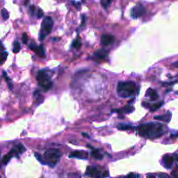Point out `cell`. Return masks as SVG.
Masks as SVG:
<instances>
[{
	"label": "cell",
	"mask_w": 178,
	"mask_h": 178,
	"mask_svg": "<svg viewBox=\"0 0 178 178\" xmlns=\"http://www.w3.org/2000/svg\"><path fill=\"white\" fill-rule=\"evenodd\" d=\"M29 1H30V0H25V5H27V4H29Z\"/></svg>",
	"instance_id": "obj_36"
},
{
	"label": "cell",
	"mask_w": 178,
	"mask_h": 178,
	"mask_svg": "<svg viewBox=\"0 0 178 178\" xmlns=\"http://www.w3.org/2000/svg\"><path fill=\"white\" fill-rule=\"evenodd\" d=\"M34 155H35L36 158H37V160H38L39 162H42L43 164H44V159H43V157H42V156H41V155H39L38 153H35Z\"/></svg>",
	"instance_id": "obj_26"
},
{
	"label": "cell",
	"mask_w": 178,
	"mask_h": 178,
	"mask_svg": "<svg viewBox=\"0 0 178 178\" xmlns=\"http://www.w3.org/2000/svg\"><path fill=\"white\" fill-rule=\"evenodd\" d=\"M177 94H178V92H177Z\"/></svg>",
	"instance_id": "obj_38"
},
{
	"label": "cell",
	"mask_w": 178,
	"mask_h": 178,
	"mask_svg": "<svg viewBox=\"0 0 178 178\" xmlns=\"http://www.w3.org/2000/svg\"><path fill=\"white\" fill-rule=\"evenodd\" d=\"M137 131L140 136L146 138H156L164 134L162 124L154 123L140 125L139 127H137Z\"/></svg>",
	"instance_id": "obj_1"
},
{
	"label": "cell",
	"mask_w": 178,
	"mask_h": 178,
	"mask_svg": "<svg viewBox=\"0 0 178 178\" xmlns=\"http://www.w3.org/2000/svg\"><path fill=\"white\" fill-rule=\"evenodd\" d=\"M44 16V12L41 9H38L37 10V18H41L42 17Z\"/></svg>",
	"instance_id": "obj_29"
},
{
	"label": "cell",
	"mask_w": 178,
	"mask_h": 178,
	"mask_svg": "<svg viewBox=\"0 0 178 178\" xmlns=\"http://www.w3.org/2000/svg\"><path fill=\"white\" fill-rule=\"evenodd\" d=\"M12 156H13V155H12V154L11 152L6 154V155L3 157V159H2V162H3V164H7V163L10 162V160L11 159Z\"/></svg>",
	"instance_id": "obj_19"
},
{
	"label": "cell",
	"mask_w": 178,
	"mask_h": 178,
	"mask_svg": "<svg viewBox=\"0 0 178 178\" xmlns=\"http://www.w3.org/2000/svg\"><path fill=\"white\" fill-rule=\"evenodd\" d=\"M108 57V52L104 50H99L96 51L94 54V58L97 59V61H103Z\"/></svg>",
	"instance_id": "obj_12"
},
{
	"label": "cell",
	"mask_w": 178,
	"mask_h": 178,
	"mask_svg": "<svg viewBox=\"0 0 178 178\" xmlns=\"http://www.w3.org/2000/svg\"><path fill=\"white\" fill-rule=\"evenodd\" d=\"M170 118H171L170 112H167L165 115H161V116H155V119L160 120V121H162V122H166V123H169L170 121Z\"/></svg>",
	"instance_id": "obj_15"
},
{
	"label": "cell",
	"mask_w": 178,
	"mask_h": 178,
	"mask_svg": "<svg viewBox=\"0 0 178 178\" xmlns=\"http://www.w3.org/2000/svg\"><path fill=\"white\" fill-rule=\"evenodd\" d=\"M81 45H82V43H81V41L77 38V39H76L74 42H73V44H72V47H74V48H76V49H79L80 47H81Z\"/></svg>",
	"instance_id": "obj_24"
},
{
	"label": "cell",
	"mask_w": 178,
	"mask_h": 178,
	"mask_svg": "<svg viewBox=\"0 0 178 178\" xmlns=\"http://www.w3.org/2000/svg\"><path fill=\"white\" fill-rule=\"evenodd\" d=\"M85 24V15H82V24L81 26H83Z\"/></svg>",
	"instance_id": "obj_31"
},
{
	"label": "cell",
	"mask_w": 178,
	"mask_h": 178,
	"mask_svg": "<svg viewBox=\"0 0 178 178\" xmlns=\"http://www.w3.org/2000/svg\"><path fill=\"white\" fill-rule=\"evenodd\" d=\"M2 50H4V46H3V44H2V43L0 42V51H2Z\"/></svg>",
	"instance_id": "obj_34"
},
{
	"label": "cell",
	"mask_w": 178,
	"mask_h": 178,
	"mask_svg": "<svg viewBox=\"0 0 178 178\" xmlns=\"http://www.w3.org/2000/svg\"><path fill=\"white\" fill-rule=\"evenodd\" d=\"M117 128H118L119 129H121V130H129V129H135L134 127H132L131 125H126V124H120V125L117 126Z\"/></svg>",
	"instance_id": "obj_21"
},
{
	"label": "cell",
	"mask_w": 178,
	"mask_h": 178,
	"mask_svg": "<svg viewBox=\"0 0 178 178\" xmlns=\"http://www.w3.org/2000/svg\"><path fill=\"white\" fill-rule=\"evenodd\" d=\"M134 111V107L133 106H130V105H126L121 109H113L112 112H117L120 115H124V114H129V113H131Z\"/></svg>",
	"instance_id": "obj_11"
},
{
	"label": "cell",
	"mask_w": 178,
	"mask_h": 178,
	"mask_svg": "<svg viewBox=\"0 0 178 178\" xmlns=\"http://www.w3.org/2000/svg\"><path fill=\"white\" fill-rule=\"evenodd\" d=\"M83 136H85V137H90V136H89V135H87L86 133H83Z\"/></svg>",
	"instance_id": "obj_35"
},
{
	"label": "cell",
	"mask_w": 178,
	"mask_h": 178,
	"mask_svg": "<svg viewBox=\"0 0 178 178\" xmlns=\"http://www.w3.org/2000/svg\"><path fill=\"white\" fill-rule=\"evenodd\" d=\"M101 171H99L97 170V168L96 167H88L87 170H86V172L85 174L87 176H90V177H108L109 174L107 172H105L104 174L103 173H101Z\"/></svg>",
	"instance_id": "obj_6"
},
{
	"label": "cell",
	"mask_w": 178,
	"mask_h": 178,
	"mask_svg": "<svg viewBox=\"0 0 178 178\" xmlns=\"http://www.w3.org/2000/svg\"><path fill=\"white\" fill-rule=\"evenodd\" d=\"M7 57H8V53L6 51H4L0 54V64H2L5 62Z\"/></svg>",
	"instance_id": "obj_20"
},
{
	"label": "cell",
	"mask_w": 178,
	"mask_h": 178,
	"mask_svg": "<svg viewBox=\"0 0 178 178\" xmlns=\"http://www.w3.org/2000/svg\"><path fill=\"white\" fill-rule=\"evenodd\" d=\"M61 155H62V154L58 150H56V149L48 150L47 151L44 152V164L49 165L51 168L55 167L56 164L58 162Z\"/></svg>",
	"instance_id": "obj_3"
},
{
	"label": "cell",
	"mask_w": 178,
	"mask_h": 178,
	"mask_svg": "<svg viewBox=\"0 0 178 178\" xmlns=\"http://www.w3.org/2000/svg\"><path fill=\"white\" fill-rule=\"evenodd\" d=\"M53 27V20L51 19V17H46L44 18L42 22V27H41V31L39 34V39L44 40L47 35H49L51 32Z\"/></svg>",
	"instance_id": "obj_5"
},
{
	"label": "cell",
	"mask_w": 178,
	"mask_h": 178,
	"mask_svg": "<svg viewBox=\"0 0 178 178\" xmlns=\"http://www.w3.org/2000/svg\"><path fill=\"white\" fill-rule=\"evenodd\" d=\"M162 104H163V102H162H162H157V103H155V104H153V105H150V104H148V103H146V102H143V105L145 106V107H148V108L150 109V111H155V110L158 109L161 106H162Z\"/></svg>",
	"instance_id": "obj_16"
},
{
	"label": "cell",
	"mask_w": 178,
	"mask_h": 178,
	"mask_svg": "<svg viewBox=\"0 0 178 178\" xmlns=\"http://www.w3.org/2000/svg\"><path fill=\"white\" fill-rule=\"evenodd\" d=\"M37 80L38 84L42 87V89L44 91H47L49 90H51V88L52 87V82H51V76L48 74L47 71L43 70L40 71L37 76Z\"/></svg>",
	"instance_id": "obj_4"
},
{
	"label": "cell",
	"mask_w": 178,
	"mask_h": 178,
	"mask_svg": "<svg viewBox=\"0 0 178 178\" xmlns=\"http://www.w3.org/2000/svg\"><path fill=\"white\" fill-rule=\"evenodd\" d=\"M112 0H101V4L104 9H107Z\"/></svg>",
	"instance_id": "obj_23"
},
{
	"label": "cell",
	"mask_w": 178,
	"mask_h": 178,
	"mask_svg": "<svg viewBox=\"0 0 178 178\" xmlns=\"http://www.w3.org/2000/svg\"><path fill=\"white\" fill-rule=\"evenodd\" d=\"M35 6L34 5H31L30 7V15L31 16V17H33L34 16V14H35Z\"/></svg>",
	"instance_id": "obj_27"
},
{
	"label": "cell",
	"mask_w": 178,
	"mask_h": 178,
	"mask_svg": "<svg viewBox=\"0 0 178 178\" xmlns=\"http://www.w3.org/2000/svg\"><path fill=\"white\" fill-rule=\"evenodd\" d=\"M172 176H173V177H175L178 178V170H175V171H173V173H172Z\"/></svg>",
	"instance_id": "obj_33"
},
{
	"label": "cell",
	"mask_w": 178,
	"mask_h": 178,
	"mask_svg": "<svg viewBox=\"0 0 178 178\" xmlns=\"http://www.w3.org/2000/svg\"><path fill=\"white\" fill-rule=\"evenodd\" d=\"M30 48L34 51L39 57H44V48L43 47V45H37L35 44V42H31L30 44Z\"/></svg>",
	"instance_id": "obj_8"
},
{
	"label": "cell",
	"mask_w": 178,
	"mask_h": 178,
	"mask_svg": "<svg viewBox=\"0 0 178 178\" xmlns=\"http://www.w3.org/2000/svg\"><path fill=\"white\" fill-rule=\"evenodd\" d=\"M136 92V86L135 83L131 81L119 82L117 85V93L119 97L126 98L132 97Z\"/></svg>",
	"instance_id": "obj_2"
},
{
	"label": "cell",
	"mask_w": 178,
	"mask_h": 178,
	"mask_svg": "<svg viewBox=\"0 0 178 178\" xmlns=\"http://www.w3.org/2000/svg\"><path fill=\"white\" fill-rule=\"evenodd\" d=\"M25 151V146H24L23 144H21V143H18V144H17L16 146H14V147L11 149V150L10 152L12 154L13 156H18V155H19L20 154L24 153Z\"/></svg>",
	"instance_id": "obj_9"
},
{
	"label": "cell",
	"mask_w": 178,
	"mask_h": 178,
	"mask_svg": "<svg viewBox=\"0 0 178 178\" xmlns=\"http://www.w3.org/2000/svg\"><path fill=\"white\" fill-rule=\"evenodd\" d=\"M3 74H4V77L5 81L7 82V83H10V82H11V79H10V78H9V77L7 76V74H6V72H5V71H4V72H3Z\"/></svg>",
	"instance_id": "obj_30"
},
{
	"label": "cell",
	"mask_w": 178,
	"mask_h": 178,
	"mask_svg": "<svg viewBox=\"0 0 178 178\" xmlns=\"http://www.w3.org/2000/svg\"><path fill=\"white\" fill-rule=\"evenodd\" d=\"M162 162H163V165L167 168V169H170L171 168V166L173 165V162H174V157L170 155H165L162 158Z\"/></svg>",
	"instance_id": "obj_13"
},
{
	"label": "cell",
	"mask_w": 178,
	"mask_h": 178,
	"mask_svg": "<svg viewBox=\"0 0 178 178\" xmlns=\"http://www.w3.org/2000/svg\"><path fill=\"white\" fill-rule=\"evenodd\" d=\"M146 95H147L148 97H150L152 101H155V100H156V99L158 98V95H157L156 91H155V90H152V89H149V90H147Z\"/></svg>",
	"instance_id": "obj_17"
},
{
	"label": "cell",
	"mask_w": 178,
	"mask_h": 178,
	"mask_svg": "<svg viewBox=\"0 0 178 178\" xmlns=\"http://www.w3.org/2000/svg\"><path fill=\"white\" fill-rule=\"evenodd\" d=\"M173 66H176V67H178V62H177V63H175V64H173Z\"/></svg>",
	"instance_id": "obj_37"
},
{
	"label": "cell",
	"mask_w": 178,
	"mask_h": 178,
	"mask_svg": "<svg viewBox=\"0 0 178 178\" xmlns=\"http://www.w3.org/2000/svg\"><path fill=\"white\" fill-rule=\"evenodd\" d=\"M128 177H139V175H136V174H129L127 176Z\"/></svg>",
	"instance_id": "obj_32"
},
{
	"label": "cell",
	"mask_w": 178,
	"mask_h": 178,
	"mask_svg": "<svg viewBox=\"0 0 178 178\" xmlns=\"http://www.w3.org/2000/svg\"><path fill=\"white\" fill-rule=\"evenodd\" d=\"M22 41H23V43L25 44L28 43V36H27L26 33H24V34H23V36H22Z\"/></svg>",
	"instance_id": "obj_28"
},
{
	"label": "cell",
	"mask_w": 178,
	"mask_h": 178,
	"mask_svg": "<svg viewBox=\"0 0 178 178\" xmlns=\"http://www.w3.org/2000/svg\"><path fill=\"white\" fill-rule=\"evenodd\" d=\"M21 47H20V44L18 42H14V44H13V52L14 53H18L20 51Z\"/></svg>",
	"instance_id": "obj_22"
},
{
	"label": "cell",
	"mask_w": 178,
	"mask_h": 178,
	"mask_svg": "<svg viewBox=\"0 0 178 178\" xmlns=\"http://www.w3.org/2000/svg\"><path fill=\"white\" fill-rule=\"evenodd\" d=\"M70 157L73 158L76 157L78 159H87L88 157V153L84 152V151H75L70 154Z\"/></svg>",
	"instance_id": "obj_14"
},
{
	"label": "cell",
	"mask_w": 178,
	"mask_h": 178,
	"mask_svg": "<svg viewBox=\"0 0 178 178\" xmlns=\"http://www.w3.org/2000/svg\"><path fill=\"white\" fill-rule=\"evenodd\" d=\"M115 40V37L111 35H108V34H104L102 35L101 37V44L102 46H108L109 44H111Z\"/></svg>",
	"instance_id": "obj_10"
},
{
	"label": "cell",
	"mask_w": 178,
	"mask_h": 178,
	"mask_svg": "<svg viewBox=\"0 0 178 178\" xmlns=\"http://www.w3.org/2000/svg\"><path fill=\"white\" fill-rule=\"evenodd\" d=\"M0 166H1V165H0Z\"/></svg>",
	"instance_id": "obj_39"
},
{
	"label": "cell",
	"mask_w": 178,
	"mask_h": 178,
	"mask_svg": "<svg viewBox=\"0 0 178 178\" xmlns=\"http://www.w3.org/2000/svg\"><path fill=\"white\" fill-rule=\"evenodd\" d=\"M90 155H91L92 157H94L95 159H97V160H102V158H103V155L98 150L93 149V150H92V152H91Z\"/></svg>",
	"instance_id": "obj_18"
},
{
	"label": "cell",
	"mask_w": 178,
	"mask_h": 178,
	"mask_svg": "<svg viewBox=\"0 0 178 178\" xmlns=\"http://www.w3.org/2000/svg\"><path fill=\"white\" fill-rule=\"evenodd\" d=\"M2 17L4 20H7L9 18V12L5 10V9H3L2 10Z\"/></svg>",
	"instance_id": "obj_25"
},
{
	"label": "cell",
	"mask_w": 178,
	"mask_h": 178,
	"mask_svg": "<svg viewBox=\"0 0 178 178\" xmlns=\"http://www.w3.org/2000/svg\"><path fill=\"white\" fill-rule=\"evenodd\" d=\"M144 13H145V8L142 4H137L131 10V17L133 18H138L142 17Z\"/></svg>",
	"instance_id": "obj_7"
}]
</instances>
